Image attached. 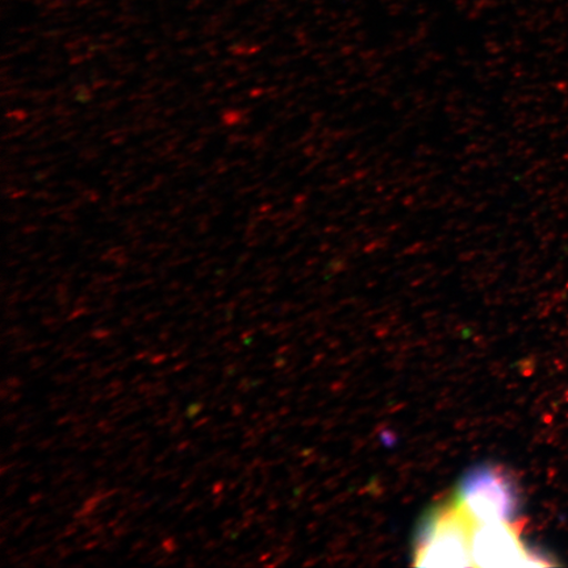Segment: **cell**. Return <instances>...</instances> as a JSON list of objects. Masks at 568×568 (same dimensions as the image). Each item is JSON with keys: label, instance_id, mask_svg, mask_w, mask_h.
<instances>
[{"label": "cell", "instance_id": "obj_2", "mask_svg": "<svg viewBox=\"0 0 568 568\" xmlns=\"http://www.w3.org/2000/svg\"><path fill=\"white\" fill-rule=\"evenodd\" d=\"M456 500L477 524H515L518 494L513 478L499 466L480 465L459 483Z\"/></svg>", "mask_w": 568, "mask_h": 568}, {"label": "cell", "instance_id": "obj_1", "mask_svg": "<svg viewBox=\"0 0 568 568\" xmlns=\"http://www.w3.org/2000/svg\"><path fill=\"white\" fill-rule=\"evenodd\" d=\"M475 523L453 500L433 509L418 529L415 565L423 567H471V539Z\"/></svg>", "mask_w": 568, "mask_h": 568}, {"label": "cell", "instance_id": "obj_3", "mask_svg": "<svg viewBox=\"0 0 568 568\" xmlns=\"http://www.w3.org/2000/svg\"><path fill=\"white\" fill-rule=\"evenodd\" d=\"M473 565L477 567H515L539 565L541 557L525 549L515 524L488 523L474 525L471 539Z\"/></svg>", "mask_w": 568, "mask_h": 568}]
</instances>
